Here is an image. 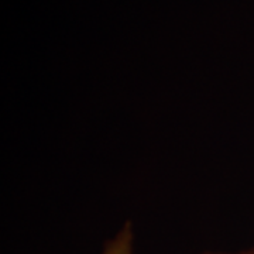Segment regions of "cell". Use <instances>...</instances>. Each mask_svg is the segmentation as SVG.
Returning <instances> with one entry per match:
<instances>
[{
    "label": "cell",
    "mask_w": 254,
    "mask_h": 254,
    "mask_svg": "<svg viewBox=\"0 0 254 254\" xmlns=\"http://www.w3.org/2000/svg\"><path fill=\"white\" fill-rule=\"evenodd\" d=\"M134 227L131 220H126L118 232L106 240L100 254H136L134 250Z\"/></svg>",
    "instance_id": "obj_1"
},
{
    "label": "cell",
    "mask_w": 254,
    "mask_h": 254,
    "mask_svg": "<svg viewBox=\"0 0 254 254\" xmlns=\"http://www.w3.org/2000/svg\"><path fill=\"white\" fill-rule=\"evenodd\" d=\"M199 254H254V246L245 249V250H240V252H235V253H226V252H203Z\"/></svg>",
    "instance_id": "obj_2"
}]
</instances>
